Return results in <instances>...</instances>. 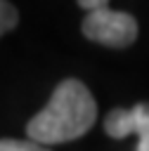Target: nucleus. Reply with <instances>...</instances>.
I'll return each mask as SVG.
<instances>
[{
	"mask_svg": "<svg viewBox=\"0 0 149 151\" xmlns=\"http://www.w3.org/2000/svg\"><path fill=\"white\" fill-rule=\"evenodd\" d=\"M104 130L114 139L137 134L135 151H149V104L140 101L132 109H114L104 118Z\"/></svg>",
	"mask_w": 149,
	"mask_h": 151,
	"instance_id": "3",
	"label": "nucleus"
},
{
	"mask_svg": "<svg viewBox=\"0 0 149 151\" xmlns=\"http://www.w3.org/2000/svg\"><path fill=\"white\" fill-rule=\"evenodd\" d=\"M17 19H19L17 7L12 2H2L0 0V35H5L7 31H12L17 26Z\"/></svg>",
	"mask_w": 149,
	"mask_h": 151,
	"instance_id": "5",
	"label": "nucleus"
},
{
	"mask_svg": "<svg viewBox=\"0 0 149 151\" xmlns=\"http://www.w3.org/2000/svg\"><path fill=\"white\" fill-rule=\"evenodd\" d=\"M97 120V104L90 90L76 80H61L47 106L26 123V134L38 144H64L85 134Z\"/></svg>",
	"mask_w": 149,
	"mask_h": 151,
	"instance_id": "1",
	"label": "nucleus"
},
{
	"mask_svg": "<svg viewBox=\"0 0 149 151\" xmlns=\"http://www.w3.org/2000/svg\"><path fill=\"white\" fill-rule=\"evenodd\" d=\"M0 151H50V149L31 139H0Z\"/></svg>",
	"mask_w": 149,
	"mask_h": 151,
	"instance_id": "4",
	"label": "nucleus"
},
{
	"mask_svg": "<svg viewBox=\"0 0 149 151\" xmlns=\"http://www.w3.org/2000/svg\"><path fill=\"white\" fill-rule=\"evenodd\" d=\"M83 35L106 45V47H128L137 40V21L128 12H114V9H97L90 12L83 19Z\"/></svg>",
	"mask_w": 149,
	"mask_h": 151,
	"instance_id": "2",
	"label": "nucleus"
},
{
	"mask_svg": "<svg viewBox=\"0 0 149 151\" xmlns=\"http://www.w3.org/2000/svg\"><path fill=\"white\" fill-rule=\"evenodd\" d=\"M78 5H80V9H90V12H97V9H106L109 7V2H104V0H80Z\"/></svg>",
	"mask_w": 149,
	"mask_h": 151,
	"instance_id": "6",
	"label": "nucleus"
}]
</instances>
